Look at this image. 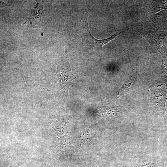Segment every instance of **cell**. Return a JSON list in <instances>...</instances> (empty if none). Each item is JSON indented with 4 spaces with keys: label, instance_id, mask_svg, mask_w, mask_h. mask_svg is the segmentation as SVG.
Returning <instances> with one entry per match:
<instances>
[{
    "label": "cell",
    "instance_id": "1",
    "mask_svg": "<svg viewBox=\"0 0 167 167\" xmlns=\"http://www.w3.org/2000/svg\"><path fill=\"white\" fill-rule=\"evenodd\" d=\"M56 72L51 79V86L61 95H68L69 87L73 80L76 79L73 74L68 55L65 53L56 60Z\"/></svg>",
    "mask_w": 167,
    "mask_h": 167
},
{
    "label": "cell",
    "instance_id": "2",
    "mask_svg": "<svg viewBox=\"0 0 167 167\" xmlns=\"http://www.w3.org/2000/svg\"><path fill=\"white\" fill-rule=\"evenodd\" d=\"M123 32L115 33L109 37L103 39H97L92 35L88 23V14H85L81 19L80 34L82 44L85 48L96 50H101L102 46L114 39Z\"/></svg>",
    "mask_w": 167,
    "mask_h": 167
},
{
    "label": "cell",
    "instance_id": "3",
    "mask_svg": "<svg viewBox=\"0 0 167 167\" xmlns=\"http://www.w3.org/2000/svg\"><path fill=\"white\" fill-rule=\"evenodd\" d=\"M36 1L37 4L32 10L27 21L33 28H39L45 26L47 24V20L43 9V2Z\"/></svg>",
    "mask_w": 167,
    "mask_h": 167
},
{
    "label": "cell",
    "instance_id": "4",
    "mask_svg": "<svg viewBox=\"0 0 167 167\" xmlns=\"http://www.w3.org/2000/svg\"><path fill=\"white\" fill-rule=\"evenodd\" d=\"M167 30L152 32L148 33L146 37L150 44L161 54L166 51L165 45Z\"/></svg>",
    "mask_w": 167,
    "mask_h": 167
},
{
    "label": "cell",
    "instance_id": "5",
    "mask_svg": "<svg viewBox=\"0 0 167 167\" xmlns=\"http://www.w3.org/2000/svg\"><path fill=\"white\" fill-rule=\"evenodd\" d=\"M135 83L134 81L133 80L126 81L118 91L108 97L109 100L115 101L120 97L129 92L132 90Z\"/></svg>",
    "mask_w": 167,
    "mask_h": 167
},
{
    "label": "cell",
    "instance_id": "6",
    "mask_svg": "<svg viewBox=\"0 0 167 167\" xmlns=\"http://www.w3.org/2000/svg\"><path fill=\"white\" fill-rule=\"evenodd\" d=\"M88 131L84 130L79 135L78 140L81 144L82 143H88L91 140V135Z\"/></svg>",
    "mask_w": 167,
    "mask_h": 167
},
{
    "label": "cell",
    "instance_id": "7",
    "mask_svg": "<svg viewBox=\"0 0 167 167\" xmlns=\"http://www.w3.org/2000/svg\"><path fill=\"white\" fill-rule=\"evenodd\" d=\"M159 30L165 31L167 30V21L165 22L158 29Z\"/></svg>",
    "mask_w": 167,
    "mask_h": 167
},
{
    "label": "cell",
    "instance_id": "8",
    "mask_svg": "<svg viewBox=\"0 0 167 167\" xmlns=\"http://www.w3.org/2000/svg\"><path fill=\"white\" fill-rule=\"evenodd\" d=\"M0 5H1V7H3L4 6V5H5L6 6H9V5H7V4H5V3H4L3 2H2V1H0Z\"/></svg>",
    "mask_w": 167,
    "mask_h": 167
}]
</instances>
